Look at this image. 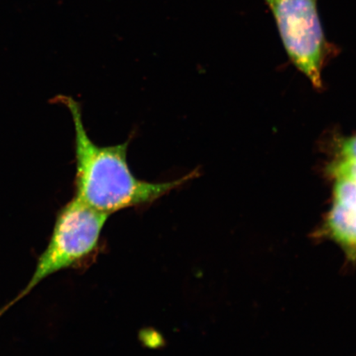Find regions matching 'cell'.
Wrapping results in <instances>:
<instances>
[{"label": "cell", "mask_w": 356, "mask_h": 356, "mask_svg": "<svg viewBox=\"0 0 356 356\" xmlns=\"http://www.w3.org/2000/svg\"><path fill=\"white\" fill-rule=\"evenodd\" d=\"M277 22L289 59L313 86L322 88L325 61L332 47L320 20L318 0H264Z\"/></svg>", "instance_id": "obj_3"}, {"label": "cell", "mask_w": 356, "mask_h": 356, "mask_svg": "<svg viewBox=\"0 0 356 356\" xmlns=\"http://www.w3.org/2000/svg\"><path fill=\"white\" fill-rule=\"evenodd\" d=\"M332 204L321 229L350 262H356V182L335 179Z\"/></svg>", "instance_id": "obj_4"}, {"label": "cell", "mask_w": 356, "mask_h": 356, "mask_svg": "<svg viewBox=\"0 0 356 356\" xmlns=\"http://www.w3.org/2000/svg\"><path fill=\"white\" fill-rule=\"evenodd\" d=\"M335 179H345L356 182V136L342 142L339 157L330 167Z\"/></svg>", "instance_id": "obj_5"}, {"label": "cell", "mask_w": 356, "mask_h": 356, "mask_svg": "<svg viewBox=\"0 0 356 356\" xmlns=\"http://www.w3.org/2000/svg\"><path fill=\"white\" fill-rule=\"evenodd\" d=\"M8 307H10V306L4 307V308H3V309H0V316H1V315L4 313V312H6V309H8Z\"/></svg>", "instance_id": "obj_6"}, {"label": "cell", "mask_w": 356, "mask_h": 356, "mask_svg": "<svg viewBox=\"0 0 356 356\" xmlns=\"http://www.w3.org/2000/svg\"><path fill=\"white\" fill-rule=\"evenodd\" d=\"M72 115L76 154V197L102 213H113L124 209L153 203L179 188L193 177L189 173L179 179L149 182L133 175L127 163L129 141L111 146L92 142L84 128L81 108L70 97L63 99Z\"/></svg>", "instance_id": "obj_1"}, {"label": "cell", "mask_w": 356, "mask_h": 356, "mask_svg": "<svg viewBox=\"0 0 356 356\" xmlns=\"http://www.w3.org/2000/svg\"><path fill=\"white\" fill-rule=\"evenodd\" d=\"M110 215L95 210L74 197L60 211L50 242L39 257L32 278L21 297L44 279L86 259L99 246Z\"/></svg>", "instance_id": "obj_2"}]
</instances>
